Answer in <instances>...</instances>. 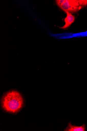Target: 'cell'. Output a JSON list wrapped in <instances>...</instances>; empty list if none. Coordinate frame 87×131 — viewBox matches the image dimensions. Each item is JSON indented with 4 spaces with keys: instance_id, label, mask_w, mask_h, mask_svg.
<instances>
[{
    "instance_id": "6da1fadb",
    "label": "cell",
    "mask_w": 87,
    "mask_h": 131,
    "mask_svg": "<svg viewBox=\"0 0 87 131\" xmlns=\"http://www.w3.org/2000/svg\"><path fill=\"white\" fill-rule=\"evenodd\" d=\"M3 109L11 113H17L22 108L24 101L22 95L17 91L11 90L5 93L1 100Z\"/></svg>"
},
{
    "instance_id": "7a4b0ae2",
    "label": "cell",
    "mask_w": 87,
    "mask_h": 131,
    "mask_svg": "<svg viewBox=\"0 0 87 131\" xmlns=\"http://www.w3.org/2000/svg\"><path fill=\"white\" fill-rule=\"evenodd\" d=\"M87 1L65 0L64 3L59 7L65 12L74 13L86 6Z\"/></svg>"
},
{
    "instance_id": "3957f363",
    "label": "cell",
    "mask_w": 87,
    "mask_h": 131,
    "mask_svg": "<svg viewBox=\"0 0 87 131\" xmlns=\"http://www.w3.org/2000/svg\"><path fill=\"white\" fill-rule=\"evenodd\" d=\"M67 17L64 19L65 24L63 27H60V28L65 29L69 27L74 22L75 19V17L72 15L71 13L66 12Z\"/></svg>"
},
{
    "instance_id": "277c9868",
    "label": "cell",
    "mask_w": 87,
    "mask_h": 131,
    "mask_svg": "<svg viewBox=\"0 0 87 131\" xmlns=\"http://www.w3.org/2000/svg\"><path fill=\"white\" fill-rule=\"evenodd\" d=\"M86 126L83 124L81 126L73 125L71 122L68 123L67 127L64 130L65 131H85Z\"/></svg>"
},
{
    "instance_id": "5b68a950",
    "label": "cell",
    "mask_w": 87,
    "mask_h": 131,
    "mask_svg": "<svg viewBox=\"0 0 87 131\" xmlns=\"http://www.w3.org/2000/svg\"><path fill=\"white\" fill-rule=\"evenodd\" d=\"M65 0H58L56 1V2L58 6L60 7L61 5L64 3Z\"/></svg>"
}]
</instances>
